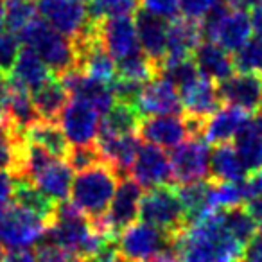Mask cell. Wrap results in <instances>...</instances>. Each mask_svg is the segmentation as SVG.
Listing matches in <instances>:
<instances>
[{
  "mask_svg": "<svg viewBox=\"0 0 262 262\" xmlns=\"http://www.w3.org/2000/svg\"><path fill=\"white\" fill-rule=\"evenodd\" d=\"M244 250L225 230L221 210H214L180 235L176 262H243Z\"/></svg>",
  "mask_w": 262,
  "mask_h": 262,
  "instance_id": "obj_1",
  "label": "cell"
},
{
  "mask_svg": "<svg viewBox=\"0 0 262 262\" xmlns=\"http://www.w3.org/2000/svg\"><path fill=\"white\" fill-rule=\"evenodd\" d=\"M45 241L63 248L81 260H88L92 255L108 241L102 233L92 226L90 219L83 215L72 203L59 201L56 203L52 217L47 223Z\"/></svg>",
  "mask_w": 262,
  "mask_h": 262,
  "instance_id": "obj_2",
  "label": "cell"
},
{
  "mask_svg": "<svg viewBox=\"0 0 262 262\" xmlns=\"http://www.w3.org/2000/svg\"><path fill=\"white\" fill-rule=\"evenodd\" d=\"M119 180L117 171L106 162L79 171L70 187L72 205L86 215L90 223L101 221L112 205Z\"/></svg>",
  "mask_w": 262,
  "mask_h": 262,
  "instance_id": "obj_3",
  "label": "cell"
},
{
  "mask_svg": "<svg viewBox=\"0 0 262 262\" xmlns=\"http://www.w3.org/2000/svg\"><path fill=\"white\" fill-rule=\"evenodd\" d=\"M16 38L24 47L36 52L56 77L77 69L76 49L72 40L56 33L41 18L31 22Z\"/></svg>",
  "mask_w": 262,
  "mask_h": 262,
  "instance_id": "obj_4",
  "label": "cell"
},
{
  "mask_svg": "<svg viewBox=\"0 0 262 262\" xmlns=\"http://www.w3.org/2000/svg\"><path fill=\"white\" fill-rule=\"evenodd\" d=\"M139 217L142 223L155 226L176 239L189 228L185 208L180 201L174 185L155 187L142 194Z\"/></svg>",
  "mask_w": 262,
  "mask_h": 262,
  "instance_id": "obj_5",
  "label": "cell"
},
{
  "mask_svg": "<svg viewBox=\"0 0 262 262\" xmlns=\"http://www.w3.org/2000/svg\"><path fill=\"white\" fill-rule=\"evenodd\" d=\"M178 239L155 226L137 221L117 237V248L122 262H146L160 255H176Z\"/></svg>",
  "mask_w": 262,
  "mask_h": 262,
  "instance_id": "obj_6",
  "label": "cell"
},
{
  "mask_svg": "<svg viewBox=\"0 0 262 262\" xmlns=\"http://www.w3.org/2000/svg\"><path fill=\"white\" fill-rule=\"evenodd\" d=\"M47 223L36 214L11 203L0 210V248L29 250L45 237Z\"/></svg>",
  "mask_w": 262,
  "mask_h": 262,
  "instance_id": "obj_7",
  "label": "cell"
},
{
  "mask_svg": "<svg viewBox=\"0 0 262 262\" xmlns=\"http://www.w3.org/2000/svg\"><path fill=\"white\" fill-rule=\"evenodd\" d=\"M140 200H142V187L131 176H126L120 180L106 215L101 221L92 223V226L108 239H117L139 217Z\"/></svg>",
  "mask_w": 262,
  "mask_h": 262,
  "instance_id": "obj_8",
  "label": "cell"
},
{
  "mask_svg": "<svg viewBox=\"0 0 262 262\" xmlns=\"http://www.w3.org/2000/svg\"><path fill=\"white\" fill-rule=\"evenodd\" d=\"M38 16L69 40L81 38L92 26L83 0H36Z\"/></svg>",
  "mask_w": 262,
  "mask_h": 262,
  "instance_id": "obj_9",
  "label": "cell"
},
{
  "mask_svg": "<svg viewBox=\"0 0 262 262\" xmlns=\"http://www.w3.org/2000/svg\"><path fill=\"white\" fill-rule=\"evenodd\" d=\"M92 22L101 45L115 61L142 52L133 16H113Z\"/></svg>",
  "mask_w": 262,
  "mask_h": 262,
  "instance_id": "obj_10",
  "label": "cell"
},
{
  "mask_svg": "<svg viewBox=\"0 0 262 262\" xmlns=\"http://www.w3.org/2000/svg\"><path fill=\"white\" fill-rule=\"evenodd\" d=\"M172 178L176 185L207 180L210 176V147L203 139H189L172 149Z\"/></svg>",
  "mask_w": 262,
  "mask_h": 262,
  "instance_id": "obj_11",
  "label": "cell"
},
{
  "mask_svg": "<svg viewBox=\"0 0 262 262\" xmlns=\"http://www.w3.org/2000/svg\"><path fill=\"white\" fill-rule=\"evenodd\" d=\"M101 113L81 99H70L59 117V124L70 146H95L101 126Z\"/></svg>",
  "mask_w": 262,
  "mask_h": 262,
  "instance_id": "obj_12",
  "label": "cell"
},
{
  "mask_svg": "<svg viewBox=\"0 0 262 262\" xmlns=\"http://www.w3.org/2000/svg\"><path fill=\"white\" fill-rule=\"evenodd\" d=\"M140 140H146L151 146L160 149H176L192 139L187 127L185 117L178 115H158V117H142L139 126Z\"/></svg>",
  "mask_w": 262,
  "mask_h": 262,
  "instance_id": "obj_13",
  "label": "cell"
},
{
  "mask_svg": "<svg viewBox=\"0 0 262 262\" xmlns=\"http://www.w3.org/2000/svg\"><path fill=\"white\" fill-rule=\"evenodd\" d=\"M129 174L140 187H146V189L174 185L171 158L165 155L164 149L151 144L140 147L135 162L131 165Z\"/></svg>",
  "mask_w": 262,
  "mask_h": 262,
  "instance_id": "obj_14",
  "label": "cell"
},
{
  "mask_svg": "<svg viewBox=\"0 0 262 262\" xmlns=\"http://www.w3.org/2000/svg\"><path fill=\"white\" fill-rule=\"evenodd\" d=\"M223 104L235 106L246 113L262 110V77L255 74H233L217 84Z\"/></svg>",
  "mask_w": 262,
  "mask_h": 262,
  "instance_id": "obj_15",
  "label": "cell"
},
{
  "mask_svg": "<svg viewBox=\"0 0 262 262\" xmlns=\"http://www.w3.org/2000/svg\"><path fill=\"white\" fill-rule=\"evenodd\" d=\"M137 110L142 117L180 115L183 112V106L174 84L164 77H157L144 84Z\"/></svg>",
  "mask_w": 262,
  "mask_h": 262,
  "instance_id": "obj_16",
  "label": "cell"
},
{
  "mask_svg": "<svg viewBox=\"0 0 262 262\" xmlns=\"http://www.w3.org/2000/svg\"><path fill=\"white\" fill-rule=\"evenodd\" d=\"M58 79L61 81L69 94H72L76 99L88 102L92 108H95L102 115H106L115 104V95H113L112 86L84 76L79 69L69 70Z\"/></svg>",
  "mask_w": 262,
  "mask_h": 262,
  "instance_id": "obj_17",
  "label": "cell"
},
{
  "mask_svg": "<svg viewBox=\"0 0 262 262\" xmlns=\"http://www.w3.org/2000/svg\"><path fill=\"white\" fill-rule=\"evenodd\" d=\"M135 27L142 52L155 65L160 67L165 59V54H167L169 24L160 16H155L144 9H139L135 13Z\"/></svg>",
  "mask_w": 262,
  "mask_h": 262,
  "instance_id": "obj_18",
  "label": "cell"
},
{
  "mask_svg": "<svg viewBox=\"0 0 262 262\" xmlns=\"http://www.w3.org/2000/svg\"><path fill=\"white\" fill-rule=\"evenodd\" d=\"M95 146H97L102 160L112 165L119 178L122 180L129 176L131 165L135 162L142 144H140L139 133H133V135L122 137H97Z\"/></svg>",
  "mask_w": 262,
  "mask_h": 262,
  "instance_id": "obj_19",
  "label": "cell"
},
{
  "mask_svg": "<svg viewBox=\"0 0 262 262\" xmlns=\"http://www.w3.org/2000/svg\"><path fill=\"white\" fill-rule=\"evenodd\" d=\"M250 120V113L244 110L235 108V106H221L214 115H210L205 122L203 137L201 139L207 144L221 146V144H230L237 137L241 127Z\"/></svg>",
  "mask_w": 262,
  "mask_h": 262,
  "instance_id": "obj_20",
  "label": "cell"
},
{
  "mask_svg": "<svg viewBox=\"0 0 262 262\" xmlns=\"http://www.w3.org/2000/svg\"><path fill=\"white\" fill-rule=\"evenodd\" d=\"M182 106L185 115L196 117V119L207 120L221 108V97H219L217 83L208 77L201 76L194 84L180 92Z\"/></svg>",
  "mask_w": 262,
  "mask_h": 262,
  "instance_id": "obj_21",
  "label": "cell"
},
{
  "mask_svg": "<svg viewBox=\"0 0 262 262\" xmlns=\"http://www.w3.org/2000/svg\"><path fill=\"white\" fill-rule=\"evenodd\" d=\"M251 33H253V29H251V18L248 11L230 8L219 20L212 43H217L228 54L230 52L235 54L244 43L250 41Z\"/></svg>",
  "mask_w": 262,
  "mask_h": 262,
  "instance_id": "obj_22",
  "label": "cell"
},
{
  "mask_svg": "<svg viewBox=\"0 0 262 262\" xmlns=\"http://www.w3.org/2000/svg\"><path fill=\"white\" fill-rule=\"evenodd\" d=\"M201 43L200 22L187 18H172L167 31V54L165 59L192 58L194 51Z\"/></svg>",
  "mask_w": 262,
  "mask_h": 262,
  "instance_id": "obj_23",
  "label": "cell"
},
{
  "mask_svg": "<svg viewBox=\"0 0 262 262\" xmlns=\"http://www.w3.org/2000/svg\"><path fill=\"white\" fill-rule=\"evenodd\" d=\"M72 167L67 164V160H54L33 180V185L40 190L43 196L51 201L59 203L67 201L70 196V187H72Z\"/></svg>",
  "mask_w": 262,
  "mask_h": 262,
  "instance_id": "obj_24",
  "label": "cell"
},
{
  "mask_svg": "<svg viewBox=\"0 0 262 262\" xmlns=\"http://www.w3.org/2000/svg\"><path fill=\"white\" fill-rule=\"evenodd\" d=\"M33 104L36 108V113L40 120L45 122H58L63 110L67 108L70 101V94L63 83L56 76H52L47 83L41 84L38 90L31 94Z\"/></svg>",
  "mask_w": 262,
  "mask_h": 262,
  "instance_id": "obj_25",
  "label": "cell"
},
{
  "mask_svg": "<svg viewBox=\"0 0 262 262\" xmlns=\"http://www.w3.org/2000/svg\"><path fill=\"white\" fill-rule=\"evenodd\" d=\"M192 59L201 76L212 81H219V83L233 76V70H235L228 52L212 41H201L194 51Z\"/></svg>",
  "mask_w": 262,
  "mask_h": 262,
  "instance_id": "obj_26",
  "label": "cell"
},
{
  "mask_svg": "<svg viewBox=\"0 0 262 262\" xmlns=\"http://www.w3.org/2000/svg\"><path fill=\"white\" fill-rule=\"evenodd\" d=\"M52 76L54 74L49 70V67L45 65V61L36 52L27 47H22L15 67H13L11 74H9V79L18 83L20 86H24L29 94H33L41 84L47 83Z\"/></svg>",
  "mask_w": 262,
  "mask_h": 262,
  "instance_id": "obj_27",
  "label": "cell"
},
{
  "mask_svg": "<svg viewBox=\"0 0 262 262\" xmlns=\"http://www.w3.org/2000/svg\"><path fill=\"white\" fill-rule=\"evenodd\" d=\"M26 139L27 142L40 146L41 149H45L51 157L58 158V160H67L70 147H72L63 133L61 126H58L56 122H45V120H38L36 124H33L26 131Z\"/></svg>",
  "mask_w": 262,
  "mask_h": 262,
  "instance_id": "obj_28",
  "label": "cell"
},
{
  "mask_svg": "<svg viewBox=\"0 0 262 262\" xmlns=\"http://www.w3.org/2000/svg\"><path fill=\"white\" fill-rule=\"evenodd\" d=\"M142 115L139 113L137 106L126 104V102H117L113 108L104 115L99 126L97 137H122L133 135L139 131Z\"/></svg>",
  "mask_w": 262,
  "mask_h": 262,
  "instance_id": "obj_29",
  "label": "cell"
},
{
  "mask_svg": "<svg viewBox=\"0 0 262 262\" xmlns=\"http://www.w3.org/2000/svg\"><path fill=\"white\" fill-rule=\"evenodd\" d=\"M210 178L214 182L237 183L246 178V169L232 144L215 146L210 153Z\"/></svg>",
  "mask_w": 262,
  "mask_h": 262,
  "instance_id": "obj_30",
  "label": "cell"
},
{
  "mask_svg": "<svg viewBox=\"0 0 262 262\" xmlns=\"http://www.w3.org/2000/svg\"><path fill=\"white\" fill-rule=\"evenodd\" d=\"M235 151L243 162L244 169L251 172L262 169V131L255 126L253 120H248L235 137Z\"/></svg>",
  "mask_w": 262,
  "mask_h": 262,
  "instance_id": "obj_31",
  "label": "cell"
},
{
  "mask_svg": "<svg viewBox=\"0 0 262 262\" xmlns=\"http://www.w3.org/2000/svg\"><path fill=\"white\" fill-rule=\"evenodd\" d=\"M13 203L36 214L45 223H49V219L52 217V212H54L56 207L54 201H51L47 196H43L33 183L15 182V180H13Z\"/></svg>",
  "mask_w": 262,
  "mask_h": 262,
  "instance_id": "obj_32",
  "label": "cell"
},
{
  "mask_svg": "<svg viewBox=\"0 0 262 262\" xmlns=\"http://www.w3.org/2000/svg\"><path fill=\"white\" fill-rule=\"evenodd\" d=\"M221 215H223V226H225V230L233 239L239 241L244 248L258 233V226L255 223V219L251 217V214L248 212L246 205L228 208V210H221Z\"/></svg>",
  "mask_w": 262,
  "mask_h": 262,
  "instance_id": "obj_33",
  "label": "cell"
},
{
  "mask_svg": "<svg viewBox=\"0 0 262 262\" xmlns=\"http://www.w3.org/2000/svg\"><path fill=\"white\" fill-rule=\"evenodd\" d=\"M117 77L146 84L158 77V67L144 52H139L117 61Z\"/></svg>",
  "mask_w": 262,
  "mask_h": 262,
  "instance_id": "obj_34",
  "label": "cell"
},
{
  "mask_svg": "<svg viewBox=\"0 0 262 262\" xmlns=\"http://www.w3.org/2000/svg\"><path fill=\"white\" fill-rule=\"evenodd\" d=\"M212 180V178H210ZM244 203V194L241 182H214L212 180L210 194H208V207L210 210H228L233 207H241Z\"/></svg>",
  "mask_w": 262,
  "mask_h": 262,
  "instance_id": "obj_35",
  "label": "cell"
},
{
  "mask_svg": "<svg viewBox=\"0 0 262 262\" xmlns=\"http://www.w3.org/2000/svg\"><path fill=\"white\" fill-rule=\"evenodd\" d=\"M140 0H88L90 20L113 18V16H133L139 11Z\"/></svg>",
  "mask_w": 262,
  "mask_h": 262,
  "instance_id": "obj_36",
  "label": "cell"
},
{
  "mask_svg": "<svg viewBox=\"0 0 262 262\" xmlns=\"http://www.w3.org/2000/svg\"><path fill=\"white\" fill-rule=\"evenodd\" d=\"M233 69L239 74H255L262 76V41L250 40L244 43L232 58Z\"/></svg>",
  "mask_w": 262,
  "mask_h": 262,
  "instance_id": "obj_37",
  "label": "cell"
},
{
  "mask_svg": "<svg viewBox=\"0 0 262 262\" xmlns=\"http://www.w3.org/2000/svg\"><path fill=\"white\" fill-rule=\"evenodd\" d=\"M38 18V9L34 2H9L6 6L4 26L11 34L18 36L31 22Z\"/></svg>",
  "mask_w": 262,
  "mask_h": 262,
  "instance_id": "obj_38",
  "label": "cell"
},
{
  "mask_svg": "<svg viewBox=\"0 0 262 262\" xmlns=\"http://www.w3.org/2000/svg\"><path fill=\"white\" fill-rule=\"evenodd\" d=\"M101 162L104 160H102L97 146H72L69 157H67V164L72 169H76V171H84V169L94 167V165L101 164Z\"/></svg>",
  "mask_w": 262,
  "mask_h": 262,
  "instance_id": "obj_39",
  "label": "cell"
},
{
  "mask_svg": "<svg viewBox=\"0 0 262 262\" xmlns=\"http://www.w3.org/2000/svg\"><path fill=\"white\" fill-rule=\"evenodd\" d=\"M20 41L15 34L0 33V72L11 74L20 52Z\"/></svg>",
  "mask_w": 262,
  "mask_h": 262,
  "instance_id": "obj_40",
  "label": "cell"
},
{
  "mask_svg": "<svg viewBox=\"0 0 262 262\" xmlns=\"http://www.w3.org/2000/svg\"><path fill=\"white\" fill-rule=\"evenodd\" d=\"M112 90H113V95H115L117 102H126V104L137 106V102H139V99H140V94H142V90H144V83H137V81L117 77L112 83Z\"/></svg>",
  "mask_w": 262,
  "mask_h": 262,
  "instance_id": "obj_41",
  "label": "cell"
},
{
  "mask_svg": "<svg viewBox=\"0 0 262 262\" xmlns=\"http://www.w3.org/2000/svg\"><path fill=\"white\" fill-rule=\"evenodd\" d=\"M221 0H180V13L183 18L201 22Z\"/></svg>",
  "mask_w": 262,
  "mask_h": 262,
  "instance_id": "obj_42",
  "label": "cell"
},
{
  "mask_svg": "<svg viewBox=\"0 0 262 262\" xmlns=\"http://www.w3.org/2000/svg\"><path fill=\"white\" fill-rule=\"evenodd\" d=\"M144 11L164 20H172L180 13V0H140Z\"/></svg>",
  "mask_w": 262,
  "mask_h": 262,
  "instance_id": "obj_43",
  "label": "cell"
},
{
  "mask_svg": "<svg viewBox=\"0 0 262 262\" xmlns=\"http://www.w3.org/2000/svg\"><path fill=\"white\" fill-rule=\"evenodd\" d=\"M241 187H243L244 201H253L257 198H262V169L246 176L241 182Z\"/></svg>",
  "mask_w": 262,
  "mask_h": 262,
  "instance_id": "obj_44",
  "label": "cell"
},
{
  "mask_svg": "<svg viewBox=\"0 0 262 262\" xmlns=\"http://www.w3.org/2000/svg\"><path fill=\"white\" fill-rule=\"evenodd\" d=\"M13 203V178L9 172L0 171V210Z\"/></svg>",
  "mask_w": 262,
  "mask_h": 262,
  "instance_id": "obj_45",
  "label": "cell"
},
{
  "mask_svg": "<svg viewBox=\"0 0 262 262\" xmlns=\"http://www.w3.org/2000/svg\"><path fill=\"white\" fill-rule=\"evenodd\" d=\"M243 262H262V232L255 235V239L244 250Z\"/></svg>",
  "mask_w": 262,
  "mask_h": 262,
  "instance_id": "obj_46",
  "label": "cell"
},
{
  "mask_svg": "<svg viewBox=\"0 0 262 262\" xmlns=\"http://www.w3.org/2000/svg\"><path fill=\"white\" fill-rule=\"evenodd\" d=\"M0 262H38L33 250H11L2 255Z\"/></svg>",
  "mask_w": 262,
  "mask_h": 262,
  "instance_id": "obj_47",
  "label": "cell"
},
{
  "mask_svg": "<svg viewBox=\"0 0 262 262\" xmlns=\"http://www.w3.org/2000/svg\"><path fill=\"white\" fill-rule=\"evenodd\" d=\"M250 18H251V29H253L255 36H257V40L262 41V4L251 9Z\"/></svg>",
  "mask_w": 262,
  "mask_h": 262,
  "instance_id": "obj_48",
  "label": "cell"
},
{
  "mask_svg": "<svg viewBox=\"0 0 262 262\" xmlns=\"http://www.w3.org/2000/svg\"><path fill=\"white\" fill-rule=\"evenodd\" d=\"M246 208L251 214V217L255 219L257 226L262 230V198H257V200H253V201H248Z\"/></svg>",
  "mask_w": 262,
  "mask_h": 262,
  "instance_id": "obj_49",
  "label": "cell"
},
{
  "mask_svg": "<svg viewBox=\"0 0 262 262\" xmlns=\"http://www.w3.org/2000/svg\"><path fill=\"white\" fill-rule=\"evenodd\" d=\"M9 94V83H8V77H6L4 72H0V104L4 106L6 99H8Z\"/></svg>",
  "mask_w": 262,
  "mask_h": 262,
  "instance_id": "obj_50",
  "label": "cell"
},
{
  "mask_svg": "<svg viewBox=\"0 0 262 262\" xmlns=\"http://www.w3.org/2000/svg\"><path fill=\"white\" fill-rule=\"evenodd\" d=\"M9 127H13V126H11V122H9V119H8V113H6L4 106L0 104V133H2V131H8ZM16 131H18V129H16Z\"/></svg>",
  "mask_w": 262,
  "mask_h": 262,
  "instance_id": "obj_51",
  "label": "cell"
},
{
  "mask_svg": "<svg viewBox=\"0 0 262 262\" xmlns=\"http://www.w3.org/2000/svg\"><path fill=\"white\" fill-rule=\"evenodd\" d=\"M146 262H176V255H160V257H155Z\"/></svg>",
  "mask_w": 262,
  "mask_h": 262,
  "instance_id": "obj_52",
  "label": "cell"
},
{
  "mask_svg": "<svg viewBox=\"0 0 262 262\" xmlns=\"http://www.w3.org/2000/svg\"><path fill=\"white\" fill-rule=\"evenodd\" d=\"M4 20H6V4L4 0H0V27L4 26Z\"/></svg>",
  "mask_w": 262,
  "mask_h": 262,
  "instance_id": "obj_53",
  "label": "cell"
},
{
  "mask_svg": "<svg viewBox=\"0 0 262 262\" xmlns=\"http://www.w3.org/2000/svg\"><path fill=\"white\" fill-rule=\"evenodd\" d=\"M9 2H34V0H8V4Z\"/></svg>",
  "mask_w": 262,
  "mask_h": 262,
  "instance_id": "obj_54",
  "label": "cell"
},
{
  "mask_svg": "<svg viewBox=\"0 0 262 262\" xmlns=\"http://www.w3.org/2000/svg\"><path fill=\"white\" fill-rule=\"evenodd\" d=\"M70 262H84V260H81V258H77V257H74V258H72V260H70Z\"/></svg>",
  "mask_w": 262,
  "mask_h": 262,
  "instance_id": "obj_55",
  "label": "cell"
},
{
  "mask_svg": "<svg viewBox=\"0 0 262 262\" xmlns=\"http://www.w3.org/2000/svg\"><path fill=\"white\" fill-rule=\"evenodd\" d=\"M2 255H4V253H2V248H0V258H2Z\"/></svg>",
  "mask_w": 262,
  "mask_h": 262,
  "instance_id": "obj_56",
  "label": "cell"
}]
</instances>
